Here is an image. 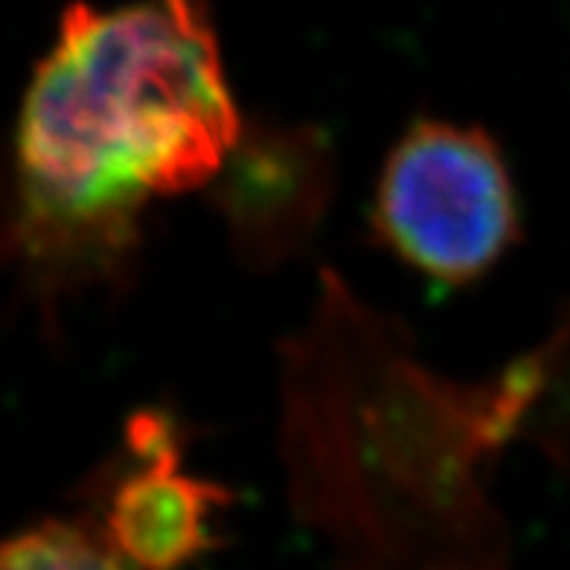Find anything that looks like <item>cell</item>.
Masks as SVG:
<instances>
[{
  "label": "cell",
  "mask_w": 570,
  "mask_h": 570,
  "mask_svg": "<svg viewBox=\"0 0 570 570\" xmlns=\"http://www.w3.org/2000/svg\"><path fill=\"white\" fill-rule=\"evenodd\" d=\"M239 135L202 0L73 3L18 122L23 250L56 263L114 256L142 204L207 184Z\"/></svg>",
  "instance_id": "obj_1"
},
{
  "label": "cell",
  "mask_w": 570,
  "mask_h": 570,
  "mask_svg": "<svg viewBox=\"0 0 570 570\" xmlns=\"http://www.w3.org/2000/svg\"><path fill=\"white\" fill-rule=\"evenodd\" d=\"M373 222L379 239L428 277L463 285L487 274L518 233L495 140L481 128L416 122L384 164Z\"/></svg>",
  "instance_id": "obj_2"
},
{
  "label": "cell",
  "mask_w": 570,
  "mask_h": 570,
  "mask_svg": "<svg viewBox=\"0 0 570 570\" xmlns=\"http://www.w3.org/2000/svg\"><path fill=\"white\" fill-rule=\"evenodd\" d=\"M140 465L117 487L106 544L135 570H178L210 548V518L225 495L180 469L164 420L131 428Z\"/></svg>",
  "instance_id": "obj_3"
},
{
  "label": "cell",
  "mask_w": 570,
  "mask_h": 570,
  "mask_svg": "<svg viewBox=\"0 0 570 570\" xmlns=\"http://www.w3.org/2000/svg\"><path fill=\"white\" fill-rule=\"evenodd\" d=\"M0 570H135L85 530L61 521H45L7 541Z\"/></svg>",
  "instance_id": "obj_4"
}]
</instances>
